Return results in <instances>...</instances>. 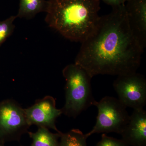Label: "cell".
<instances>
[{
	"label": "cell",
	"instance_id": "6da1fadb",
	"mask_svg": "<svg viewBox=\"0 0 146 146\" xmlns=\"http://www.w3.org/2000/svg\"><path fill=\"white\" fill-rule=\"evenodd\" d=\"M74 63L92 78L136 72L144 48L131 29L124 5L100 16L94 31L82 42Z\"/></svg>",
	"mask_w": 146,
	"mask_h": 146
},
{
	"label": "cell",
	"instance_id": "7a4b0ae2",
	"mask_svg": "<svg viewBox=\"0 0 146 146\" xmlns=\"http://www.w3.org/2000/svg\"><path fill=\"white\" fill-rule=\"evenodd\" d=\"M45 20L71 41L82 43L96 27L100 0H48Z\"/></svg>",
	"mask_w": 146,
	"mask_h": 146
},
{
	"label": "cell",
	"instance_id": "3957f363",
	"mask_svg": "<svg viewBox=\"0 0 146 146\" xmlns=\"http://www.w3.org/2000/svg\"><path fill=\"white\" fill-rule=\"evenodd\" d=\"M65 80V103L62 114L75 118L90 106L95 100L91 85L92 78L84 68L75 63L65 66L62 71Z\"/></svg>",
	"mask_w": 146,
	"mask_h": 146
},
{
	"label": "cell",
	"instance_id": "277c9868",
	"mask_svg": "<svg viewBox=\"0 0 146 146\" xmlns=\"http://www.w3.org/2000/svg\"><path fill=\"white\" fill-rule=\"evenodd\" d=\"M94 106L98 109L96 124L85 134L87 138L95 133L115 132L121 134L128 123L130 116L127 108L118 99L106 96Z\"/></svg>",
	"mask_w": 146,
	"mask_h": 146
},
{
	"label": "cell",
	"instance_id": "5b68a950",
	"mask_svg": "<svg viewBox=\"0 0 146 146\" xmlns=\"http://www.w3.org/2000/svg\"><path fill=\"white\" fill-rule=\"evenodd\" d=\"M30 127L19 103L10 99L0 101V143L20 141Z\"/></svg>",
	"mask_w": 146,
	"mask_h": 146
},
{
	"label": "cell",
	"instance_id": "8992f818",
	"mask_svg": "<svg viewBox=\"0 0 146 146\" xmlns=\"http://www.w3.org/2000/svg\"><path fill=\"white\" fill-rule=\"evenodd\" d=\"M113 87L118 99L126 107L143 109L146 104V80L144 76L135 72L117 76Z\"/></svg>",
	"mask_w": 146,
	"mask_h": 146
},
{
	"label": "cell",
	"instance_id": "52a82bcc",
	"mask_svg": "<svg viewBox=\"0 0 146 146\" xmlns=\"http://www.w3.org/2000/svg\"><path fill=\"white\" fill-rule=\"evenodd\" d=\"M29 125L37 126L53 129L61 133L56 125L58 118L62 115L61 109L56 107L55 100L51 96H47L36 100L30 107L24 108Z\"/></svg>",
	"mask_w": 146,
	"mask_h": 146
},
{
	"label": "cell",
	"instance_id": "ba28073f",
	"mask_svg": "<svg viewBox=\"0 0 146 146\" xmlns=\"http://www.w3.org/2000/svg\"><path fill=\"white\" fill-rule=\"evenodd\" d=\"M125 7L131 29L145 49L146 46V0H125Z\"/></svg>",
	"mask_w": 146,
	"mask_h": 146
},
{
	"label": "cell",
	"instance_id": "9c48e42d",
	"mask_svg": "<svg viewBox=\"0 0 146 146\" xmlns=\"http://www.w3.org/2000/svg\"><path fill=\"white\" fill-rule=\"evenodd\" d=\"M120 135L129 146H146V112L144 109L133 110Z\"/></svg>",
	"mask_w": 146,
	"mask_h": 146
},
{
	"label": "cell",
	"instance_id": "30bf717a",
	"mask_svg": "<svg viewBox=\"0 0 146 146\" xmlns=\"http://www.w3.org/2000/svg\"><path fill=\"white\" fill-rule=\"evenodd\" d=\"M17 18L31 19L36 14L46 12L48 1L46 0H19Z\"/></svg>",
	"mask_w": 146,
	"mask_h": 146
},
{
	"label": "cell",
	"instance_id": "8fae6325",
	"mask_svg": "<svg viewBox=\"0 0 146 146\" xmlns=\"http://www.w3.org/2000/svg\"><path fill=\"white\" fill-rule=\"evenodd\" d=\"M62 133H53L48 129L44 127H38L36 132H27L32 140L31 146H58Z\"/></svg>",
	"mask_w": 146,
	"mask_h": 146
},
{
	"label": "cell",
	"instance_id": "7c38bea8",
	"mask_svg": "<svg viewBox=\"0 0 146 146\" xmlns=\"http://www.w3.org/2000/svg\"><path fill=\"white\" fill-rule=\"evenodd\" d=\"M87 137L79 129H73L60 135L58 146H87Z\"/></svg>",
	"mask_w": 146,
	"mask_h": 146
},
{
	"label": "cell",
	"instance_id": "4fadbf2b",
	"mask_svg": "<svg viewBox=\"0 0 146 146\" xmlns=\"http://www.w3.org/2000/svg\"><path fill=\"white\" fill-rule=\"evenodd\" d=\"M17 18L16 16H12L0 21V46L13 33L15 27L14 22Z\"/></svg>",
	"mask_w": 146,
	"mask_h": 146
},
{
	"label": "cell",
	"instance_id": "5bb4252c",
	"mask_svg": "<svg viewBox=\"0 0 146 146\" xmlns=\"http://www.w3.org/2000/svg\"><path fill=\"white\" fill-rule=\"evenodd\" d=\"M96 146H129L123 140L108 136L105 133L102 135L101 141Z\"/></svg>",
	"mask_w": 146,
	"mask_h": 146
},
{
	"label": "cell",
	"instance_id": "9a60e30c",
	"mask_svg": "<svg viewBox=\"0 0 146 146\" xmlns=\"http://www.w3.org/2000/svg\"><path fill=\"white\" fill-rule=\"evenodd\" d=\"M102 1L108 5L111 6L112 7L124 5L125 1V0H102Z\"/></svg>",
	"mask_w": 146,
	"mask_h": 146
},
{
	"label": "cell",
	"instance_id": "2e32d148",
	"mask_svg": "<svg viewBox=\"0 0 146 146\" xmlns=\"http://www.w3.org/2000/svg\"><path fill=\"white\" fill-rule=\"evenodd\" d=\"M0 146H5L3 144L0 143Z\"/></svg>",
	"mask_w": 146,
	"mask_h": 146
},
{
	"label": "cell",
	"instance_id": "e0dca14e",
	"mask_svg": "<svg viewBox=\"0 0 146 146\" xmlns=\"http://www.w3.org/2000/svg\"><path fill=\"white\" fill-rule=\"evenodd\" d=\"M21 146H25L21 145Z\"/></svg>",
	"mask_w": 146,
	"mask_h": 146
}]
</instances>
